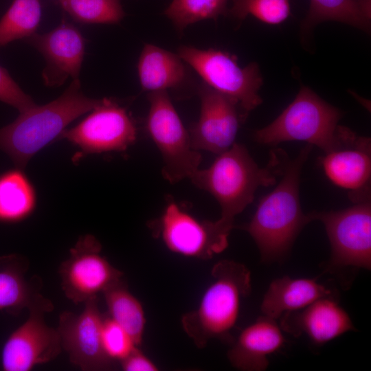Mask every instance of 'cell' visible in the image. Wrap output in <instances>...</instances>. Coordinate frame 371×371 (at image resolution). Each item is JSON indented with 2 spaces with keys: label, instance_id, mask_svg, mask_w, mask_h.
Listing matches in <instances>:
<instances>
[{
  "label": "cell",
  "instance_id": "7402d4cb",
  "mask_svg": "<svg viewBox=\"0 0 371 371\" xmlns=\"http://www.w3.org/2000/svg\"><path fill=\"white\" fill-rule=\"evenodd\" d=\"M36 205L34 185L17 168L0 175V222L17 223L28 218Z\"/></svg>",
  "mask_w": 371,
  "mask_h": 371
},
{
  "label": "cell",
  "instance_id": "83f0119b",
  "mask_svg": "<svg viewBox=\"0 0 371 371\" xmlns=\"http://www.w3.org/2000/svg\"><path fill=\"white\" fill-rule=\"evenodd\" d=\"M290 14V0H232L227 15L240 21L252 15L265 23L278 25Z\"/></svg>",
  "mask_w": 371,
  "mask_h": 371
},
{
  "label": "cell",
  "instance_id": "f1b7e54d",
  "mask_svg": "<svg viewBox=\"0 0 371 371\" xmlns=\"http://www.w3.org/2000/svg\"><path fill=\"white\" fill-rule=\"evenodd\" d=\"M102 340L104 350L112 361H122L138 347L128 333L109 316L104 318Z\"/></svg>",
  "mask_w": 371,
  "mask_h": 371
},
{
  "label": "cell",
  "instance_id": "4fadbf2b",
  "mask_svg": "<svg viewBox=\"0 0 371 371\" xmlns=\"http://www.w3.org/2000/svg\"><path fill=\"white\" fill-rule=\"evenodd\" d=\"M201 110L198 121L189 132L192 146L221 154L234 143L240 125L248 114L237 101L205 83L198 87Z\"/></svg>",
  "mask_w": 371,
  "mask_h": 371
},
{
  "label": "cell",
  "instance_id": "5bb4252c",
  "mask_svg": "<svg viewBox=\"0 0 371 371\" xmlns=\"http://www.w3.org/2000/svg\"><path fill=\"white\" fill-rule=\"evenodd\" d=\"M26 321L6 339L1 350V367L4 371H30L34 366L48 363L62 350L56 328L46 324L44 315L49 313L43 308L29 309Z\"/></svg>",
  "mask_w": 371,
  "mask_h": 371
},
{
  "label": "cell",
  "instance_id": "9a60e30c",
  "mask_svg": "<svg viewBox=\"0 0 371 371\" xmlns=\"http://www.w3.org/2000/svg\"><path fill=\"white\" fill-rule=\"evenodd\" d=\"M324 172L354 203L370 201L371 141L349 128L343 144L319 159Z\"/></svg>",
  "mask_w": 371,
  "mask_h": 371
},
{
  "label": "cell",
  "instance_id": "7a4b0ae2",
  "mask_svg": "<svg viewBox=\"0 0 371 371\" xmlns=\"http://www.w3.org/2000/svg\"><path fill=\"white\" fill-rule=\"evenodd\" d=\"M285 153L281 149L273 150L268 164L261 168L244 145L235 142L218 154L209 168H199L190 179L216 199L221 210L217 221L232 230L235 216L252 203L256 190L276 183Z\"/></svg>",
  "mask_w": 371,
  "mask_h": 371
},
{
  "label": "cell",
  "instance_id": "4dcf8cb0",
  "mask_svg": "<svg viewBox=\"0 0 371 371\" xmlns=\"http://www.w3.org/2000/svg\"><path fill=\"white\" fill-rule=\"evenodd\" d=\"M124 371H157L156 364L136 347L126 357L120 361Z\"/></svg>",
  "mask_w": 371,
  "mask_h": 371
},
{
  "label": "cell",
  "instance_id": "6da1fadb",
  "mask_svg": "<svg viewBox=\"0 0 371 371\" xmlns=\"http://www.w3.org/2000/svg\"><path fill=\"white\" fill-rule=\"evenodd\" d=\"M312 148L307 144L291 159L285 154L280 181L260 199L251 221L242 227L256 243L262 262L284 260L303 227L311 222L302 210L300 184L302 167Z\"/></svg>",
  "mask_w": 371,
  "mask_h": 371
},
{
  "label": "cell",
  "instance_id": "2e32d148",
  "mask_svg": "<svg viewBox=\"0 0 371 371\" xmlns=\"http://www.w3.org/2000/svg\"><path fill=\"white\" fill-rule=\"evenodd\" d=\"M25 40L45 60L42 76L46 86H60L69 77L79 78L85 45L82 35L75 26L63 22L47 33H35Z\"/></svg>",
  "mask_w": 371,
  "mask_h": 371
},
{
  "label": "cell",
  "instance_id": "4316f807",
  "mask_svg": "<svg viewBox=\"0 0 371 371\" xmlns=\"http://www.w3.org/2000/svg\"><path fill=\"white\" fill-rule=\"evenodd\" d=\"M59 2L78 22L116 23L124 16L120 0H60Z\"/></svg>",
  "mask_w": 371,
  "mask_h": 371
},
{
  "label": "cell",
  "instance_id": "5b68a950",
  "mask_svg": "<svg viewBox=\"0 0 371 371\" xmlns=\"http://www.w3.org/2000/svg\"><path fill=\"white\" fill-rule=\"evenodd\" d=\"M341 111L302 86L293 101L267 126L254 132L261 144L276 146L284 142L302 141L324 153L340 147L348 128L338 124Z\"/></svg>",
  "mask_w": 371,
  "mask_h": 371
},
{
  "label": "cell",
  "instance_id": "ba28073f",
  "mask_svg": "<svg viewBox=\"0 0 371 371\" xmlns=\"http://www.w3.org/2000/svg\"><path fill=\"white\" fill-rule=\"evenodd\" d=\"M146 129L161 153L162 175L171 183L189 178L199 169L201 155L192 146L167 91L149 92Z\"/></svg>",
  "mask_w": 371,
  "mask_h": 371
},
{
  "label": "cell",
  "instance_id": "d6a6232c",
  "mask_svg": "<svg viewBox=\"0 0 371 371\" xmlns=\"http://www.w3.org/2000/svg\"><path fill=\"white\" fill-rule=\"evenodd\" d=\"M58 1H60V0H58Z\"/></svg>",
  "mask_w": 371,
  "mask_h": 371
},
{
  "label": "cell",
  "instance_id": "52a82bcc",
  "mask_svg": "<svg viewBox=\"0 0 371 371\" xmlns=\"http://www.w3.org/2000/svg\"><path fill=\"white\" fill-rule=\"evenodd\" d=\"M178 55L195 70L204 83L234 99L247 114L262 104L259 91L263 79L258 63H251L241 67L236 56L212 48L181 46Z\"/></svg>",
  "mask_w": 371,
  "mask_h": 371
},
{
  "label": "cell",
  "instance_id": "ffe728a7",
  "mask_svg": "<svg viewBox=\"0 0 371 371\" xmlns=\"http://www.w3.org/2000/svg\"><path fill=\"white\" fill-rule=\"evenodd\" d=\"M335 292L316 279L285 276L273 280L260 305L263 315L278 319L283 314L301 310L323 297H335Z\"/></svg>",
  "mask_w": 371,
  "mask_h": 371
},
{
  "label": "cell",
  "instance_id": "ac0fdd59",
  "mask_svg": "<svg viewBox=\"0 0 371 371\" xmlns=\"http://www.w3.org/2000/svg\"><path fill=\"white\" fill-rule=\"evenodd\" d=\"M285 341L276 319L262 315L240 333L227 357L238 370L263 371L269 366L268 357L279 351Z\"/></svg>",
  "mask_w": 371,
  "mask_h": 371
},
{
  "label": "cell",
  "instance_id": "8fae6325",
  "mask_svg": "<svg viewBox=\"0 0 371 371\" xmlns=\"http://www.w3.org/2000/svg\"><path fill=\"white\" fill-rule=\"evenodd\" d=\"M157 231L166 248L188 258L207 260L228 246L232 230L218 221H200L169 203L157 223Z\"/></svg>",
  "mask_w": 371,
  "mask_h": 371
},
{
  "label": "cell",
  "instance_id": "e0dca14e",
  "mask_svg": "<svg viewBox=\"0 0 371 371\" xmlns=\"http://www.w3.org/2000/svg\"><path fill=\"white\" fill-rule=\"evenodd\" d=\"M280 326L293 336H306L314 345L322 346L355 330L348 313L335 297L319 299L305 308L283 314Z\"/></svg>",
  "mask_w": 371,
  "mask_h": 371
},
{
  "label": "cell",
  "instance_id": "d4e9b609",
  "mask_svg": "<svg viewBox=\"0 0 371 371\" xmlns=\"http://www.w3.org/2000/svg\"><path fill=\"white\" fill-rule=\"evenodd\" d=\"M41 17L39 0H13L0 20V46L35 34Z\"/></svg>",
  "mask_w": 371,
  "mask_h": 371
},
{
  "label": "cell",
  "instance_id": "484cf974",
  "mask_svg": "<svg viewBox=\"0 0 371 371\" xmlns=\"http://www.w3.org/2000/svg\"><path fill=\"white\" fill-rule=\"evenodd\" d=\"M227 0H172L164 14L179 32L205 19L216 20L228 14Z\"/></svg>",
  "mask_w": 371,
  "mask_h": 371
},
{
  "label": "cell",
  "instance_id": "9c48e42d",
  "mask_svg": "<svg viewBox=\"0 0 371 371\" xmlns=\"http://www.w3.org/2000/svg\"><path fill=\"white\" fill-rule=\"evenodd\" d=\"M101 250L99 240L86 234L78 238L61 263V287L73 303H85L121 281L123 273L100 254Z\"/></svg>",
  "mask_w": 371,
  "mask_h": 371
},
{
  "label": "cell",
  "instance_id": "d6986e66",
  "mask_svg": "<svg viewBox=\"0 0 371 371\" xmlns=\"http://www.w3.org/2000/svg\"><path fill=\"white\" fill-rule=\"evenodd\" d=\"M27 261L21 256L11 254L0 258V311L18 315L26 308H43L51 312L52 301L41 294V280L25 278Z\"/></svg>",
  "mask_w": 371,
  "mask_h": 371
},
{
  "label": "cell",
  "instance_id": "f546056e",
  "mask_svg": "<svg viewBox=\"0 0 371 371\" xmlns=\"http://www.w3.org/2000/svg\"><path fill=\"white\" fill-rule=\"evenodd\" d=\"M0 101L15 108L19 113L37 105L11 77L8 71L0 65Z\"/></svg>",
  "mask_w": 371,
  "mask_h": 371
},
{
  "label": "cell",
  "instance_id": "3957f363",
  "mask_svg": "<svg viewBox=\"0 0 371 371\" xmlns=\"http://www.w3.org/2000/svg\"><path fill=\"white\" fill-rule=\"evenodd\" d=\"M101 101L86 96L79 78L74 79L58 98L20 113L12 123L0 128V150L23 169L34 155L60 138L71 122Z\"/></svg>",
  "mask_w": 371,
  "mask_h": 371
},
{
  "label": "cell",
  "instance_id": "603a6c76",
  "mask_svg": "<svg viewBox=\"0 0 371 371\" xmlns=\"http://www.w3.org/2000/svg\"><path fill=\"white\" fill-rule=\"evenodd\" d=\"M370 19L371 14L355 0H310L308 13L301 24L302 41L306 42L317 25L328 21L370 32Z\"/></svg>",
  "mask_w": 371,
  "mask_h": 371
},
{
  "label": "cell",
  "instance_id": "8992f818",
  "mask_svg": "<svg viewBox=\"0 0 371 371\" xmlns=\"http://www.w3.org/2000/svg\"><path fill=\"white\" fill-rule=\"evenodd\" d=\"M311 221L324 226L330 246L326 271L371 269V203L367 201L341 210L313 212Z\"/></svg>",
  "mask_w": 371,
  "mask_h": 371
},
{
  "label": "cell",
  "instance_id": "44dd1931",
  "mask_svg": "<svg viewBox=\"0 0 371 371\" xmlns=\"http://www.w3.org/2000/svg\"><path fill=\"white\" fill-rule=\"evenodd\" d=\"M184 63L178 54L154 45H145L137 65L143 90L167 91L183 85L188 77Z\"/></svg>",
  "mask_w": 371,
  "mask_h": 371
},
{
  "label": "cell",
  "instance_id": "277c9868",
  "mask_svg": "<svg viewBox=\"0 0 371 371\" xmlns=\"http://www.w3.org/2000/svg\"><path fill=\"white\" fill-rule=\"evenodd\" d=\"M212 281L197 307L181 319V326L198 348L213 339L230 337L242 300L251 291V273L243 264L222 260L212 269Z\"/></svg>",
  "mask_w": 371,
  "mask_h": 371
},
{
  "label": "cell",
  "instance_id": "30bf717a",
  "mask_svg": "<svg viewBox=\"0 0 371 371\" xmlns=\"http://www.w3.org/2000/svg\"><path fill=\"white\" fill-rule=\"evenodd\" d=\"M136 137L135 124L126 109L113 99L103 98L80 122L66 128L60 139H66L85 155L124 151Z\"/></svg>",
  "mask_w": 371,
  "mask_h": 371
},
{
  "label": "cell",
  "instance_id": "1f68e13d",
  "mask_svg": "<svg viewBox=\"0 0 371 371\" xmlns=\"http://www.w3.org/2000/svg\"><path fill=\"white\" fill-rule=\"evenodd\" d=\"M361 8L368 14H371V0H355Z\"/></svg>",
  "mask_w": 371,
  "mask_h": 371
},
{
  "label": "cell",
  "instance_id": "cb8c5ba5",
  "mask_svg": "<svg viewBox=\"0 0 371 371\" xmlns=\"http://www.w3.org/2000/svg\"><path fill=\"white\" fill-rule=\"evenodd\" d=\"M103 294L109 316L128 333L137 346H139L146 322L141 302L122 280L107 289Z\"/></svg>",
  "mask_w": 371,
  "mask_h": 371
},
{
  "label": "cell",
  "instance_id": "7c38bea8",
  "mask_svg": "<svg viewBox=\"0 0 371 371\" xmlns=\"http://www.w3.org/2000/svg\"><path fill=\"white\" fill-rule=\"evenodd\" d=\"M79 313L64 311L59 315L57 330L62 350L69 361L84 371L106 370L113 361L106 354L102 340L104 317L98 307V297L85 302Z\"/></svg>",
  "mask_w": 371,
  "mask_h": 371
}]
</instances>
